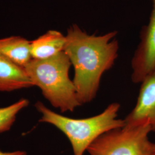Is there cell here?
I'll list each match as a JSON object with an SVG mask.
<instances>
[{"label":"cell","mask_w":155,"mask_h":155,"mask_svg":"<svg viewBox=\"0 0 155 155\" xmlns=\"http://www.w3.org/2000/svg\"><path fill=\"white\" fill-rule=\"evenodd\" d=\"M66 38L61 32L51 30L31 41L32 59H45L64 51Z\"/></svg>","instance_id":"ba28073f"},{"label":"cell","mask_w":155,"mask_h":155,"mask_svg":"<svg viewBox=\"0 0 155 155\" xmlns=\"http://www.w3.org/2000/svg\"><path fill=\"white\" fill-rule=\"evenodd\" d=\"M71 63L62 51L45 59H32L24 68L33 84L41 90L45 98L61 113L72 112L82 105L69 77Z\"/></svg>","instance_id":"7a4b0ae2"},{"label":"cell","mask_w":155,"mask_h":155,"mask_svg":"<svg viewBox=\"0 0 155 155\" xmlns=\"http://www.w3.org/2000/svg\"><path fill=\"white\" fill-rule=\"evenodd\" d=\"M29 104L27 99L22 98L11 105L0 107V133L10 130L16 120L17 114L27 107Z\"/></svg>","instance_id":"30bf717a"},{"label":"cell","mask_w":155,"mask_h":155,"mask_svg":"<svg viewBox=\"0 0 155 155\" xmlns=\"http://www.w3.org/2000/svg\"><path fill=\"white\" fill-rule=\"evenodd\" d=\"M0 155H27V152L22 150L14 152H2L0 150Z\"/></svg>","instance_id":"8fae6325"},{"label":"cell","mask_w":155,"mask_h":155,"mask_svg":"<svg viewBox=\"0 0 155 155\" xmlns=\"http://www.w3.org/2000/svg\"><path fill=\"white\" fill-rule=\"evenodd\" d=\"M117 32L102 36L89 35L77 25L68 28L64 52L74 68V83L78 99L83 104L96 97L102 76L110 70L118 56Z\"/></svg>","instance_id":"6da1fadb"},{"label":"cell","mask_w":155,"mask_h":155,"mask_svg":"<svg viewBox=\"0 0 155 155\" xmlns=\"http://www.w3.org/2000/svg\"><path fill=\"white\" fill-rule=\"evenodd\" d=\"M32 86L24 68L0 55V91L9 92Z\"/></svg>","instance_id":"52a82bcc"},{"label":"cell","mask_w":155,"mask_h":155,"mask_svg":"<svg viewBox=\"0 0 155 155\" xmlns=\"http://www.w3.org/2000/svg\"><path fill=\"white\" fill-rule=\"evenodd\" d=\"M35 107L42 114L39 122L52 124L66 136L71 144L74 155H84L89 146L101 135L125 127L124 120L117 118L120 108L117 102L110 104L98 115L82 119L61 116L40 101L35 104Z\"/></svg>","instance_id":"3957f363"},{"label":"cell","mask_w":155,"mask_h":155,"mask_svg":"<svg viewBox=\"0 0 155 155\" xmlns=\"http://www.w3.org/2000/svg\"><path fill=\"white\" fill-rule=\"evenodd\" d=\"M148 124L118 128L103 134L87 148L90 155H153L155 143L150 141Z\"/></svg>","instance_id":"277c9868"},{"label":"cell","mask_w":155,"mask_h":155,"mask_svg":"<svg viewBox=\"0 0 155 155\" xmlns=\"http://www.w3.org/2000/svg\"><path fill=\"white\" fill-rule=\"evenodd\" d=\"M124 121L125 127L148 124L155 132V68L141 82L136 104Z\"/></svg>","instance_id":"8992f818"},{"label":"cell","mask_w":155,"mask_h":155,"mask_svg":"<svg viewBox=\"0 0 155 155\" xmlns=\"http://www.w3.org/2000/svg\"><path fill=\"white\" fill-rule=\"evenodd\" d=\"M0 55L17 66L24 68L32 59L31 41L20 36L0 39Z\"/></svg>","instance_id":"9c48e42d"},{"label":"cell","mask_w":155,"mask_h":155,"mask_svg":"<svg viewBox=\"0 0 155 155\" xmlns=\"http://www.w3.org/2000/svg\"><path fill=\"white\" fill-rule=\"evenodd\" d=\"M153 155H155V150H154V152H153Z\"/></svg>","instance_id":"7c38bea8"},{"label":"cell","mask_w":155,"mask_h":155,"mask_svg":"<svg viewBox=\"0 0 155 155\" xmlns=\"http://www.w3.org/2000/svg\"><path fill=\"white\" fill-rule=\"evenodd\" d=\"M151 1L150 22L142 28L140 42L132 60V81L136 84L141 83L155 68V0Z\"/></svg>","instance_id":"5b68a950"}]
</instances>
